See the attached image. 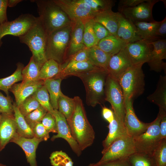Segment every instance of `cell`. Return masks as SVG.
<instances>
[{
    "label": "cell",
    "mask_w": 166,
    "mask_h": 166,
    "mask_svg": "<svg viewBox=\"0 0 166 166\" xmlns=\"http://www.w3.org/2000/svg\"><path fill=\"white\" fill-rule=\"evenodd\" d=\"M73 98L74 110L67 122L73 138L82 151L93 144L95 132L87 119L82 100L78 96Z\"/></svg>",
    "instance_id": "1"
},
{
    "label": "cell",
    "mask_w": 166,
    "mask_h": 166,
    "mask_svg": "<svg viewBox=\"0 0 166 166\" xmlns=\"http://www.w3.org/2000/svg\"><path fill=\"white\" fill-rule=\"evenodd\" d=\"M39 16L48 35L71 25L72 21L53 0H35Z\"/></svg>",
    "instance_id": "2"
},
{
    "label": "cell",
    "mask_w": 166,
    "mask_h": 166,
    "mask_svg": "<svg viewBox=\"0 0 166 166\" xmlns=\"http://www.w3.org/2000/svg\"><path fill=\"white\" fill-rule=\"evenodd\" d=\"M108 75L106 70L98 68L78 77L85 87L86 101L87 105L94 107L105 101V87Z\"/></svg>",
    "instance_id": "3"
},
{
    "label": "cell",
    "mask_w": 166,
    "mask_h": 166,
    "mask_svg": "<svg viewBox=\"0 0 166 166\" xmlns=\"http://www.w3.org/2000/svg\"><path fill=\"white\" fill-rule=\"evenodd\" d=\"M38 18L34 25L26 34L18 37L21 42L29 47L34 61L41 69L47 60L45 51L48 35Z\"/></svg>",
    "instance_id": "4"
},
{
    "label": "cell",
    "mask_w": 166,
    "mask_h": 166,
    "mask_svg": "<svg viewBox=\"0 0 166 166\" xmlns=\"http://www.w3.org/2000/svg\"><path fill=\"white\" fill-rule=\"evenodd\" d=\"M72 29V24L48 35L45 51L47 60L53 59L60 64L64 61L69 45Z\"/></svg>",
    "instance_id": "5"
},
{
    "label": "cell",
    "mask_w": 166,
    "mask_h": 166,
    "mask_svg": "<svg viewBox=\"0 0 166 166\" xmlns=\"http://www.w3.org/2000/svg\"><path fill=\"white\" fill-rule=\"evenodd\" d=\"M143 64L132 65L118 81L123 92L125 101L133 100L141 95L144 90V75Z\"/></svg>",
    "instance_id": "6"
},
{
    "label": "cell",
    "mask_w": 166,
    "mask_h": 166,
    "mask_svg": "<svg viewBox=\"0 0 166 166\" xmlns=\"http://www.w3.org/2000/svg\"><path fill=\"white\" fill-rule=\"evenodd\" d=\"M166 111L159 109L156 119L150 123L146 130L133 138L136 152L152 155L153 153L162 139L160 136V124L162 117Z\"/></svg>",
    "instance_id": "7"
},
{
    "label": "cell",
    "mask_w": 166,
    "mask_h": 166,
    "mask_svg": "<svg viewBox=\"0 0 166 166\" xmlns=\"http://www.w3.org/2000/svg\"><path fill=\"white\" fill-rule=\"evenodd\" d=\"M105 100L111 105L117 120L124 124L125 107L123 92L118 81L109 74L105 85Z\"/></svg>",
    "instance_id": "8"
},
{
    "label": "cell",
    "mask_w": 166,
    "mask_h": 166,
    "mask_svg": "<svg viewBox=\"0 0 166 166\" xmlns=\"http://www.w3.org/2000/svg\"><path fill=\"white\" fill-rule=\"evenodd\" d=\"M133 138L128 134L114 141L96 163L101 164L115 160L128 159L136 153Z\"/></svg>",
    "instance_id": "9"
},
{
    "label": "cell",
    "mask_w": 166,
    "mask_h": 166,
    "mask_svg": "<svg viewBox=\"0 0 166 166\" xmlns=\"http://www.w3.org/2000/svg\"><path fill=\"white\" fill-rule=\"evenodd\" d=\"M38 19L30 14H22L14 20L0 26V42L4 36L10 35L19 37L27 32L37 23Z\"/></svg>",
    "instance_id": "10"
},
{
    "label": "cell",
    "mask_w": 166,
    "mask_h": 166,
    "mask_svg": "<svg viewBox=\"0 0 166 166\" xmlns=\"http://www.w3.org/2000/svg\"><path fill=\"white\" fill-rule=\"evenodd\" d=\"M72 21L80 19L83 22L93 18L98 13L81 0H53Z\"/></svg>",
    "instance_id": "11"
},
{
    "label": "cell",
    "mask_w": 166,
    "mask_h": 166,
    "mask_svg": "<svg viewBox=\"0 0 166 166\" xmlns=\"http://www.w3.org/2000/svg\"><path fill=\"white\" fill-rule=\"evenodd\" d=\"M159 1L147 0L134 7L124 9L119 13L132 23L137 22H151L154 20L152 15L153 6Z\"/></svg>",
    "instance_id": "12"
},
{
    "label": "cell",
    "mask_w": 166,
    "mask_h": 166,
    "mask_svg": "<svg viewBox=\"0 0 166 166\" xmlns=\"http://www.w3.org/2000/svg\"><path fill=\"white\" fill-rule=\"evenodd\" d=\"M152 49L150 42L144 40L128 43L124 47L132 65L147 63Z\"/></svg>",
    "instance_id": "13"
},
{
    "label": "cell",
    "mask_w": 166,
    "mask_h": 166,
    "mask_svg": "<svg viewBox=\"0 0 166 166\" xmlns=\"http://www.w3.org/2000/svg\"><path fill=\"white\" fill-rule=\"evenodd\" d=\"M133 104L132 99L125 101L124 125L128 134L134 138L145 132L150 123H144L138 119L135 113Z\"/></svg>",
    "instance_id": "14"
},
{
    "label": "cell",
    "mask_w": 166,
    "mask_h": 166,
    "mask_svg": "<svg viewBox=\"0 0 166 166\" xmlns=\"http://www.w3.org/2000/svg\"><path fill=\"white\" fill-rule=\"evenodd\" d=\"M53 116L55 117L57 128V134L53 135L51 140L53 141L57 138H62L65 140L69 144L71 149L78 156H80L82 151L73 138L68 124L64 116L57 109H54Z\"/></svg>",
    "instance_id": "15"
},
{
    "label": "cell",
    "mask_w": 166,
    "mask_h": 166,
    "mask_svg": "<svg viewBox=\"0 0 166 166\" xmlns=\"http://www.w3.org/2000/svg\"><path fill=\"white\" fill-rule=\"evenodd\" d=\"M132 65L124 47L117 53L111 56L106 70L109 75L118 81Z\"/></svg>",
    "instance_id": "16"
},
{
    "label": "cell",
    "mask_w": 166,
    "mask_h": 166,
    "mask_svg": "<svg viewBox=\"0 0 166 166\" xmlns=\"http://www.w3.org/2000/svg\"><path fill=\"white\" fill-rule=\"evenodd\" d=\"M153 46L150 57L147 62L151 70L166 72V64L163 61L166 59V40L160 39L150 42Z\"/></svg>",
    "instance_id": "17"
},
{
    "label": "cell",
    "mask_w": 166,
    "mask_h": 166,
    "mask_svg": "<svg viewBox=\"0 0 166 166\" xmlns=\"http://www.w3.org/2000/svg\"><path fill=\"white\" fill-rule=\"evenodd\" d=\"M84 30V23L81 20L72 21L70 42L65 60L86 47L83 41Z\"/></svg>",
    "instance_id": "18"
},
{
    "label": "cell",
    "mask_w": 166,
    "mask_h": 166,
    "mask_svg": "<svg viewBox=\"0 0 166 166\" xmlns=\"http://www.w3.org/2000/svg\"><path fill=\"white\" fill-rule=\"evenodd\" d=\"M43 141L42 139L35 137L32 138L22 137L17 133L10 142L16 143L22 149L30 166H37L36 150L39 143Z\"/></svg>",
    "instance_id": "19"
},
{
    "label": "cell",
    "mask_w": 166,
    "mask_h": 166,
    "mask_svg": "<svg viewBox=\"0 0 166 166\" xmlns=\"http://www.w3.org/2000/svg\"><path fill=\"white\" fill-rule=\"evenodd\" d=\"M17 133L14 115L2 114L0 120V151L10 142Z\"/></svg>",
    "instance_id": "20"
},
{
    "label": "cell",
    "mask_w": 166,
    "mask_h": 166,
    "mask_svg": "<svg viewBox=\"0 0 166 166\" xmlns=\"http://www.w3.org/2000/svg\"><path fill=\"white\" fill-rule=\"evenodd\" d=\"M42 80L29 83L14 84L10 90L14 95L16 105L18 107L28 97L32 95L39 88L44 85Z\"/></svg>",
    "instance_id": "21"
},
{
    "label": "cell",
    "mask_w": 166,
    "mask_h": 166,
    "mask_svg": "<svg viewBox=\"0 0 166 166\" xmlns=\"http://www.w3.org/2000/svg\"><path fill=\"white\" fill-rule=\"evenodd\" d=\"M117 37L127 44L142 40L138 35L134 24L120 13L118 20Z\"/></svg>",
    "instance_id": "22"
},
{
    "label": "cell",
    "mask_w": 166,
    "mask_h": 166,
    "mask_svg": "<svg viewBox=\"0 0 166 166\" xmlns=\"http://www.w3.org/2000/svg\"><path fill=\"white\" fill-rule=\"evenodd\" d=\"M119 14L118 12L110 10L97 13L93 19L104 26L111 34L117 37Z\"/></svg>",
    "instance_id": "23"
},
{
    "label": "cell",
    "mask_w": 166,
    "mask_h": 166,
    "mask_svg": "<svg viewBox=\"0 0 166 166\" xmlns=\"http://www.w3.org/2000/svg\"><path fill=\"white\" fill-rule=\"evenodd\" d=\"M98 68H101L93 65L88 61L78 62L66 66L54 78L62 80L69 76L78 77L83 73Z\"/></svg>",
    "instance_id": "24"
},
{
    "label": "cell",
    "mask_w": 166,
    "mask_h": 166,
    "mask_svg": "<svg viewBox=\"0 0 166 166\" xmlns=\"http://www.w3.org/2000/svg\"><path fill=\"white\" fill-rule=\"evenodd\" d=\"M108 127L109 128L108 134L102 142L103 148L101 152L102 154L116 140L122 136L128 135L124 124L117 120L115 115L114 120L109 123Z\"/></svg>",
    "instance_id": "25"
},
{
    "label": "cell",
    "mask_w": 166,
    "mask_h": 166,
    "mask_svg": "<svg viewBox=\"0 0 166 166\" xmlns=\"http://www.w3.org/2000/svg\"><path fill=\"white\" fill-rule=\"evenodd\" d=\"M160 23V22L154 20L149 22H137L132 23L138 35L142 40L152 42L160 39L156 35V31Z\"/></svg>",
    "instance_id": "26"
},
{
    "label": "cell",
    "mask_w": 166,
    "mask_h": 166,
    "mask_svg": "<svg viewBox=\"0 0 166 166\" xmlns=\"http://www.w3.org/2000/svg\"><path fill=\"white\" fill-rule=\"evenodd\" d=\"M127 44L119 38L111 34L100 40L97 45L102 50L112 56L117 53Z\"/></svg>",
    "instance_id": "27"
},
{
    "label": "cell",
    "mask_w": 166,
    "mask_h": 166,
    "mask_svg": "<svg viewBox=\"0 0 166 166\" xmlns=\"http://www.w3.org/2000/svg\"><path fill=\"white\" fill-rule=\"evenodd\" d=\"M147 98L150 102L157 105L159 109L166 111V76H160L156 89Z\"/></svg>",
    "instance_id": "28"
},
{
    "label": "cell",
    "mask_w": 166,
    "mask_h": 166,
    "mask_svg": "<svg viewBox=\"0 0 166 166\" xmlns=\"http://www.w3.org/2000/svg\"><path fill=\"white\" fill-rule=\"evenodd\" d=\"M88 61L93 65L106 70L107 66L111 56L107 53L97 45L89 48Z\"/></svg>",
    "instance_id": "29"
},
{
    "label": "cell",
    "mask_w": 166,
    "mask_h": 166,
    "mask_svg": "<svg viewBox=\"0 0 166 166\" xmlns=\"http://www.w3.org/2000/svg\"><path fill=\"white\" fill-rule=\"evenodd\" d=\"M62 79L53 78L44 81V84L46 87L49 95L50 102L54 109L58 110V101L62 94L61 89Z\"/></svg>",
    "instance_id": "30"
},
{
    "label": "cell",
    "mask_w": 166,
    "mask_h": 166,
    "mask_svg": "<svg viewBox=\"0 0 166 166\" xmlns=\"http://www.w3.org/2000/svg\"><path fill=\"white\" fill-rule=\"evenodd\" d=\"M14 116L17 133L20 136L27 138L34 137L31 129L26 122L24 117L20 113L15 103H13Z\"/></svg>",
    "instance_id": "31"
},
{
    "label": "cell",
    "mask_w": 166,
    "mask_h": 166,
    "mask_svg": "<svg viewBox=\"0 0 166 166\" xmlns=\"http://www.w3.org/2000/svg\"><path fill=\"white\" fill-rule=\"evenodd\" d=\"M15 71L11 75L0 79V90L6 93V96L9 95V91L11 87L16 83L22 81L23 78L22 71L24 67L23 65L19 62L17 64Z\"/></svg>",
    "instance_id": "32"
},
{
    "label": "cell",
    "mask_w": 166,
    "mask_h": 166,
    "mask_svg": "<svg viewBox=\"0 0 166 166\" xmlns=\"http://www.w3.org/2000/svg\"><path fill=\"white\" fill-rule=\"evenodd\" d=\"M40 69L32 56L28 64L22 69V74L23 79L22 82L29 83L40 80L39 79Z\"/></svg>",
    "instance_id": "33"
},
{
    "label": "cell",
    "mask_w": 166,
    "mask_h": 166,
    "mask_svg": "<svg viewBox=\"0 0 166 166\" xmlns=\"http://www.w3.org/2000/svg\"><path fill=\"white\" fill-rule=\"evenodd\" d=\"M60 71V64L53 59L47 60L41 67L39 79L43 81L54 78Z\"/></svg>",
    "instance_id": "34"
},
{
    "label": "cell",
    "mask_w": 166,
    "mask_h": 166,
    "mask_svg": "<svg viewBox=\"0 0 166 166\" xmlns=\"http://www.w3.org/2000/svg\"><path fill=\"white\" fill-rule=\"evenodd\" d=\"M58 111L64 116L67 121H68L74 110L75 101L74 98L62 94L58 99Z\"/></svg>",
    "instance_id": "35"
},
{
    "label": "cell",
    "mask_w": 166,
    "mask_h": 166,
    "mask_svg": "<svg viewBox=\"0 0 166 166\" xmlns=\"http://www.w3.org/2000/svg\"><path fill=\"white\" fill-rule=\"evenodd\" d=\"M130 166H158L153 156L136 152L128 158Z\"/></svg>",
    "instance_id": "36"
},
{
    "label": "cell",
    "mask_w": 166,
    "mask_h": 166,
    "mask_svg": "<svg viewBox=\"0 0 166 166\" xmlns=\"http://www.w3.org/2000/svg\"><path fill=\"white\" fill-rule=\"evenodd\" d=\"M94 22L93 18L84 22L83 42L85 46L89 48L97 45L98 43L93 30Z\"/></svg>",
    "instance_id": "37"
},
{
    "label": "cell",
    "mask_w": 166,
    "mask_h": 166,
    "mask_svg": "<svg viewBox=\"0 0 166 166\" xmlns=\"http://www.w3.org/2000/svg\"><path fill=\"white\" fill-rule=\"evenodd\" d=\"M32 95L41 106L53 116L54 109L51 105L49 94L44 84L39 88Z\"/></svg>",
    "instance_id": "38"
},
{
    "label": "cell",
    "mask_w": 166,
    "mask_h": 166,
    "mask_svg": "<svg viewBox=\"0 0 166 166\" xmlns=\"http://www.w3.org/2000/svg\"><path fill=\"white\" fill-rule=\"evenodd\" d=\"M49 159L53 166H73L71 159L62 151L53 152L51 154Z\"/></svg>",
    "instance_id": "39"
},
{
    "label": "cell",
    "mask_w": 166,
    "mask_h": 166,
    "mask_svg": "<svg viewBox=\"0 0 166 166\" xmlns=\"http://www.w3.org/2000/svg\"><path fill=\"white\" fill-rule=\"evenodd\" d=\"M97 13L112 10L115 1L113 0H81Z\"/></svg>",
    "instance_id": "40"
},
{
    "label": "cell",
    "mask_w": 166,
    "mask_h": 166,
    "mask_svg": "<svg viewBox=\"0 0 166 166\" xmlns=\"http://www.w3.org/2000/svg\"><path fill=\"white\" fill-rule=\"evenodd\" d=\"M47 111L42 106L24 117L25 120L32 130L38 123L41 122Z\"/></svg>",
    "instance_id": "41"
},
{
    "label": "cell",
    "mask_w": 166,
    "mask_h": 166,
    "mask_svg": "<svg viewBox=\"0 0 166 166\" xmlns=\"http://www.w3.org/2000/svg\"><path fill=\"white\" fill-rule=\"evenodd\" d=\"M40 106L38 102L32 95L25 99L18 107L20 113L25 117Z\"/></svg>",
    "instance_id": "42"
},
{
    "label": "cell",
    "mask_w": 166,
    "mask_h": 166,
    "mask_svg": "<svg viewBox=\"0 0 166 166\" xmlns=\"http://www.w3.org/2000/svg\"><path fill=\"white\" fill-rule=\"evenodd\" d=\"M152 156L158 166H166V139L161 140Z\"/></svg>",
    "instance_id": "43"
},
{
    "label": "cell",
    "mask_w": 166,
    "mask_h": 166,
    "mask_svg": "<svg viewBox=\"0 0 166 166\" xmlns=\"http://www.w3.org/2000/svg\"><path fill=\"white\" fill-rule=\"evenodd\" d=\"M88 49L89 48L85 47L65 59L62 64H60V71L66 66L73 64L88 61Z\"/></svg>",
    "instance_id": "44"
},
{
    "label": "cell",
    "mask_w": 166,
    "mask_h": 166,
    "mask_svg": "<svg viewBox=\"0 0 166 166\" xmlns=\"http://www.w3.org/2000/svg\"><path fill=\"white\" fill-rule=\"evenodd\" d=\"M0 111L2 114L14 115L13 103L10 96H5L0 92Z\"/></svg>",
    "instance_id": "45"
},
{
    "label": "cell",
    "mask_w": 166,
    "mask_h": 166,
    "mask_svg": "<svg viewBox=\"0 0 166 166\" xmlns=\"http://www.w3.org/2000/svg\"><path fill=\"white\" fill-rule=\"evenodd\" d=\"M41 122L49 133H57L55 117L49 112H47L43 117Z\"/></svg>",
    "instance_id": "46"
},
{
    "label": "cell",
    "mask_w": 166,
    "mask_h": 166,
    "mask_svg": "<svg viewBox=\"0 0 166 166\" xmlns=\"http://www.w3.org/2000/svg\"><path fill=\"white\" fill-rule=\"evenodd\" d=\"M93 27L95 36L98 42L111 35L108 30L100 23L94 21Z\"/></svg>",
    "instance_id": "47"
},
{
    "label": "cell",
    "mask_w": 166,
    "mask_h": 166,
    "mask_svg": "<svg viewBox=\"0 0 166 166\" xmlns=\"http://www.w3.org/2000/svg\"><path fill=\"white\" fill-rule=\"evenodd\" d=\"M32 131L34 137L46 141L49 138V132L46 130L41 122L37 124Z\"/></svg>",
    "instance_id": "48"
},
{
    "label": "cell",
    "mask_w": 166,
    "mask_h": 166,
    "mask_svg": "<svg viewBox=\"0 0 166 166\" xmlns=\"http://www.w3.org/2000/svg\"><path fill=\"white\" fill-rule=\"evenodd\" d=\"M147 0H121L118 5V12L120 13L124 9L136 6Z\"/></svg>",
    "instance_id": "49"
},
{
    "label": "cell",
    "mask_w": 166,
    "mask_h": 166,
    "mask_svg": "<svg viewBox=\"0 0 166 166\" xmlns=\"http://www.w3.org/2000/svg\"><path fill=\"white\" fill-rule=\"evenodd\" d=\"M91 166H130L128 159H119L98 164H92Z\"/></svg>",
    "instance_id": "50"
},
{
    "label": "cell",
    "mask_w": 166,
    "mask_h": 166,
    "mask_svg": "<svg viewBox=\"0 0 166 166\" xmlns=\"http://www.w3.org/2000/svg\"><path fill=\"white\" fill-rule=\"evenodd\" d=\"M7 0H0V26L8 21L6 10Z\"/></svg>",
    "instance_id": "51"
},
{
    "label": "cell",
    "mask_w": 166,
    "mask_h": 166,
    "mask_svg": "<svg viewBox=\"0 0 166 166\" xmlns=\"http://www.w3.org/2000/svg\"><path fill=\"white\" fill-rule=\"evenodd\" d=\"M156 35L159 39L165 38L166 35V17L160 21L156 31Z\"/></svg>",
    "instance_id": "52"
},
{
    "label": "cell",
    "mask_w": 166,
    "mask_h": 166,
    "mask_svg": "<svg viewBox=\"0 0 166 166\" xmlns=\"http://www.w3.org/2000/svg\"><path fill=\"white\" fill-rule=\"evenodd\" d=\"M102 115L104 119L109 123L111 122L114 118V114L113 112L110 109L103 107L102 108Z\"/></svg>",
    "instance_id": "53"
},
{
    "label": "cell",
    "mask_w": 166,
    "mask_h": 166,
    "mask_svg": "<svg viewBox=\"0 0 166 166\" xmlns=\"http://www.w3.org/2000/svg\"><path fill=\"white\" fill-rule=\"evenodd\" d=\"M159 127L161 139H166V113L164 114L162 117Z\"/></svg>",
    "instance_id": "54"
},
{
    "label": "cell",
    "mask_w": 166,
    "mask_h": 166,
    "mask_svg": "<svg viewBox=\"0 0 166 166\" xmlns=\"http://www.w3.org/2000/svg\"><path fill=\"white\" fill-rule=\"evenodd\" d=\"M23 1L22 0H8V6L12 7L16 6L18 3Z\"/></svg>",
    "instance_id": "55"
},
{
    "label": "cell",
    "mask_w": 166,
    "mask_h": 166,
    "mask_svg": "<svg viewBox=\"0 0 166 166\" xmlns=\"http://www.w3.org/2000/svg\"><path fill=\"white\" fill-rule=\"evenodd\" d=\"M0 166H7L0 163Z\"/></svg>",
    "instance_id": "56"
},
{
    "label": "cell",
    "mask_w": 166,
    "mask_h": 166,
    "mask_svg": "<svg viewBox=\"0 0 166 166\" xmlns=\"http://www.w3.org/2000/svg\"><path fill=\"white\" fill-rule=\"evenodd\" d=\"M1 115H2V114L1 113V112L0 111V119H1Z\"/></svg>",
    "instance_id": "57"
},
{
    "label": "cell",
    "mask_w": 166,
    "mask_h": 166,
    "mask_svg": "<svg viewBox=\"0 0 166 166\" xmlns=\"http://www.w3.org/2000/svg\"><path fill=\"white\" fill-rule=\"evenodd\" d=\"M2 44V42L1 41L0 42V47L1 46Z\"/></svg>",
    "instance_id": "58"
},
{
    "label": "cell",
    "mask_w": 166,
    "mask_h": 166,
    "mask_svg": "<svg viewBox=\"0 0 166 166\" xmlns=\"http://www.w3.org/2000/svg\"><path fill=\"white\" fill-rule=\"evenodd\" d=\"M88 166H91L90 164Z\"/></svg>",
    "instance_id": "59"
}]
</instances>
